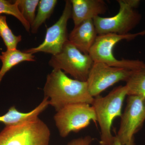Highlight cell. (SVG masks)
Returning <instances> with one entry per match:
<instances>
[{"label": "cell", "instance_id": "obj_1", "mask_svg": "<svg viewBox=\"0 0 145 145\" xmlns=\"http://www.w3.org/2000/svg\"><path fill=\"white\" fill-rule=\"evenodd\" d=\"M43 90L44 98L57 112L71 104L91 105L94 99L89 92L86 82L71 79L59 69H53L47 75Z\"/></svg>", "mask_w": 145, "mask_h": 145}, {"label": "cell", "instance_id": "obj_2", "mask_svg": "<svg viewBox=\"0 0 145 145\" xmlns=\"http://www.w3.org/2000/svg\"><path fill=\"white\" fill-rule=\"evenodd\" d=\"M127 95L126 86H121L106 96L94 98L91 105L95 110L96 121L101 129L100 145H114L115 136L112 134V125L116 117L121 116L122 108Z\"/></svg>", "mask_w": 145, "mask_h": 145}, {"label": "cell", "instance_id": "obj_3", "mask_svg": "<svg viewBox=\"0 0 145 145\" xmlns=\"http://www.w3.org/2000/svg\"><path fill=\"white\" fill-rule=\"evenodd\" d=\"M145 34V30L135 34L119 35L107 34L98 35L89 54L94 62H101L114 67L134 71L142 67L145 63L139 60L117 59L113 54L114 47L123 40H131Z\"/></svg>", "mask_w": 145, "mask_h": 145}, {"label": "cell", "instance_id": "obj_4", "mask_svg": "<svg viewBox=\"0 0 145 145\" xmlns=\"http://www.w3.org/2000/svg\"><path fill=\"white\" fill-rule=\"evenodd\" d=\"M118 13L108 18L98 16L93 21L98 35L115 34L126 35L139 24L142 15L137 10L138 0H118Z\"/></svg>", "mask_w": 145, "mask_h": 145}, {"label": "cell", "instance_id": "obj_5", "mask_svg": "<svg viewBox=\"0 0 145 145\" xmlns=\"http://www.w3.org/2000/svg\"><path fill=\"white\" fill-rule=\"evenodd\" d=\"M93 63L89 54L82 53L68 40L59 53L52 55L48 63L53 69L63 71L75 80L86 82Z\"/></svg>", "mask_w": 145, "mask_h": 145}, {"label": "cell", "instance_id": "obj_6", "mask_svg": "<svg viewBox=\"0 0 145 145\" xmlns=\"http://www.w3.org/2000/svg\"><path fill=\"white\" fill-rule=\"evenodd\" d=\"M49 128L39 119L16 126L6 127L0 132V145H49Z\"/></svg>", "mask_w": 145, "mask_h": 145}, {"label": "cell", "instance_id": "obj_7", "mask_svg": "<svg viewBox=\"0 0 145 145\" xmlns=\"http://www.w3.org/2000/svg\"><path fill=\"white\" fill-rule=\"evenodd\" d=\"M60 136L65 137L71 132H78L88 126L91 121L96 122L93 107L85 103L71 104L63 107L54 116Z\"/></svg>", "mask_w": 145, "mask_h": 145}, {"label": "cell", "instance_id": "obj_8", "mask_svg": "<svg viewBox=\"0 0 145 145\" xmlns=\"http://www.w3.org/2000/svg\"><path fill=\"white\" fill-rule=\"evenodd\" d=\"M121 116V123L116 139L122 145L134 140V135L142 127L145 120V98L129 96Z\"/></svg>", "mask_w": 145, "mask_h": 145}, {"label": "cell", "instance_id": "obj_9", "mask_svg": "<svg viewBox=\"0 0 145 145\" xmlns=\"http://www.w3.org/2000/svg\"><path fill=\"white\" fill-rule=\"evenodd\" d=\"M133 71L110 66L101 62H94L86 82L89 92L93 98L120 81L126 82Z\"/></svg>", "mask_w": 145, "mask_h": 145}, {"label": "cell", "instance_id": "obj_10", "mask_svg": "<svg viewBox=\"0 0 145 145\" xmlns=\"http://www.w3.org/2000/svg\"><path fill=\"white\" fill-rule=\"evenodd\" d=\"M72 6L70 1H66L61 16L52 26L47 29L43 42L39 46L24 50L25 52L34 53L38 52L56 55L59 53L65 44L68 40L67 25L71 18Z\"/></svg>", "mask_w": 145, "mask_h": 145}, {"label": "cell", "instance_id": "obj_11", "mask_svg": "<svg viewBox=\"0 0 145 145\" xmlns=\"http://www.w3.org/2000/svg\"><path fill=\"white\" fill-rule=\"evenodd\" d=\"M71 18L74 26L88 20L105 14L108 9L106 3L103 0H71Z\"/></svg>", "mask_w": 145, "mask_h": 145}, {"label": "cell", "instance_id": "obj_12", "mask_svg": "<svg viewBox=\"0 0 145 145\" xmlns=\"http://www.w3.org/2000/svg\"><path fill=\"white\" fill-rule=\"evenodd\" d=\"M98 35L93 20H88L74 26L68 41L82 53L89 54Z\"/></svg>", "mask_w": 145, "mask_h": 145}, {"label": "cell", "instance_id": "obj_13", "mask_svg": "<svg viewBox=\"0 0 145 145\" xmlns=\"http://www.w3.org/2000/svg\"><path fill=\"white\" fill-rule=\"evenodd\" d=\"M48 105V100L44 98L38 106L29 112H21L18 111L15 106H11L6 113L0 116V122L4 124L6 127H12L36 121Z\"/></svg>", "mask_w": 145, "mask_h": 145}, {"label": "cell", "instance_id": "obj_14", "mask_svg": "<svg viewBox=\"0 0 145 145\" xmlns=\"http://www.w3.org/2000/svg\"><path fill=\"white\" fill-rule=\"evenodd\" d=\"M35 56L30 53L17 49L7 50L2 52L0 59L2 66L0 70V84L6 73L16 65L24 61H35Z\"/></svg>", "mask_w": 145, "mask_h": 145}, {"label": "cell", "instance_id": "obj_15", "mask_svg": "<svg viewBox=\"0 0 145 145\" xmlns=\"http://www.w3.org/2000/svg\"><path fill=\"white\" fill-rule=\"evenodd\" d=\"M126 82L127 96L145 98V65L133 71Z\"/></svg>", "mask_w": 145, "mask_h": 145}, {"label": "cell", "instance_id": "obj_16", "mask_svg": "<svg viewBox=\"0 0 145 145\" xmlns=\"http://www.w3.org/2000/svg\"><path fill=\"white\" fill-rule=\"evenodd\" d=\"M57 2V0L40 1L38 12L34 22L31 25L32 34H36L40 26L51 16Z\"/></svg>", "mask_w": 145, "mask_h": 145}, {"label": "cell", "instance_id": "obj_17", "mask_svg": "<svg viewBox=\"0 0 145 145\" xmlns=\"http://www.w3.org/2000/svg\"><path fill=\"white\" fill-rule=\"evenodd\" d=\"M0 36L2 39L7 50L17 49L18 44L22 40L21 35H14L7 22L6 17L0 16Z\"/></svg>", "mask_w": 145, "mask_h": 145}, {"label": "cell", "instance_id": "obj_18", "mask_svg": "<svg viewBox=\"0 0 145 145\" xmlns=\"http://www.w3.org/2000/svg\"><path fill=\"white\" fill-rule=\"evenodd\" d=\"M2 14L11 15L16 17L21 22L26 31L29 32L31 26L22 15L16 1L12 3L9 1L0 0V14Z\"/></svg>", "mask_w": 145, "mask_h": 145}, {"label": "cell", "instance_id": "obj_19", "mask_svg": "<svg viewBox=\"0 0 145 145\" xmlns=\"http://www.w3.org/2000/svg\"><path fill=\"white\" fill-rule=\"evenodd\" d=\"M18 8L24 18L30 26L36 17V8L40 1L39 0H16Z\"/></svg>", "mask_w": 145, "mask_h": 145}, {"label": "cell", "instance_id": "obj_20", "mask_svg": "<svg viewBox=\"0 0 145 145\" xmlns=\"http://www.w3.org/2000/svg\"><path fill=\"white\" fill-rule=\"evenodd\" d=\"M93 139L90 136L74 139L68 143L67 145H90Z\"/></svg>", "mask_w": 145, "mask_h": 145}, {"label": "cell", "instance_id": "obj_21", "mask_svg": "<svg viewBox=\"0 0 145 145\" xmlns=\"http://www.w3.org/2000/svg\"><path fill=\"white\" fill-rule=\"evenodd\" d=\"M122 145L119 141H118L116 139V137H115V139H114V145ZM125 145H135L134 144V140H133L132 141L128 143V144H127Z\"/></svg>", "mask_w": 145, "mask_h": 145}]
</instances>
